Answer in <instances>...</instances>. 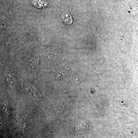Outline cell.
<instances>
[{"label": "cell", "mask_w": 138, "mask_h": 138, "mask_svg": "<svg viewBox=\"0 0 138 138\" xmlns=\"http://www.w3.org/2000/svg\"><path fill=\"white\" fill-rule=\"evenodd\" d=\"M61 18L62 22L66 25H71L73 22V20L71 14L68 12H66L63 14Z\"/></svg>", "instance_id": "cell-1"}, {"label": "cell", "mask_w": 138, "mask_h": 138, "mask_svg": "<svg viewBox=\"0 0 138 138\" xmlns=\"http://www.w3.org/2000/svg\"><path fill=\"white\" fill-rule=\"evenodd\" d=\"M32 2L33 5L35 7H37L38 4H39L38 8H41V6L40 5V4L44 5H45V6H46V5H47V2L46 1H42V0H34V1H33Z\"/></svg>", "instance_id": "cell-2"}]
</instances>
